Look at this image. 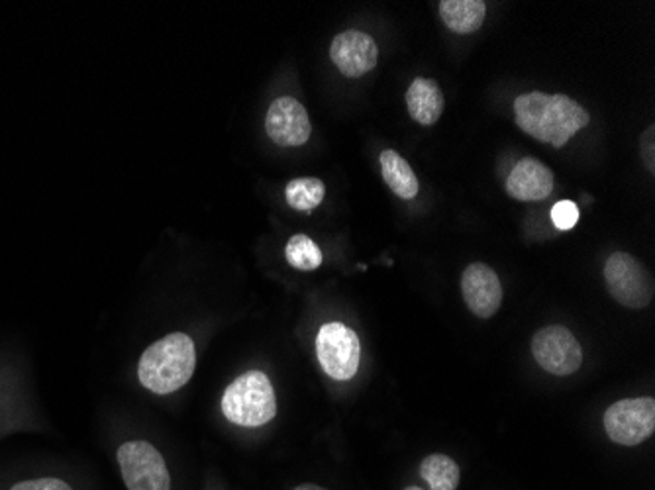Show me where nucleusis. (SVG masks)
Returning a JSON list of instances; mask_svg holds the SVG:
<instances>
[{
  "label": "nucleus",
  "instance_id": "1",
  "mask_svg": "<svg viewBox=\"0 0 655 490\" xmlns=\"http://www.w3.org/2000/svg\"><path fill=\"white\" fill-rule=\"evenodd\" d=\"M515 122L537 142L564 147L577 132L589 126L591 117L573 98L534 90L515 100Z\"/></svg>",
  "mask_w": 655,
  "mask_h": 490
},
{
  "label": "nucleus",
  "instance_id": "2",
  "mask_svg": "<svg viewBox=\"0 0 655 490\" xmlns=\"http://www.w3.org/2000/svg\"><path fill=\"white\" fill-rule=\"evenodd\" d=\"M195 365V342L187 333H170L141 353L139 382L156 394H171L190 381Z\"/></svg>",
  "mask_w": 655,
  "mask_h": 490
},
{
  "label": "nucleus",
  "instance_id": "3",
  "mask_svg": "<svg viewBox=\"0 0 655 490\" xmlns=\"http://www.w3.org/2000/svg\"><path fill=\"white\" fill-rule=\"evenodd\" d=\"M222 412L232 424L244 428L265 426L277 414V396L261 371H248L230 382L222 396Z\"/></svg>",
  "mask_w": 655,
  "mask_h": 490
},
{
  "label": "nucleus",
  "instance_id": "4",
  "mask_svg": "<svg viewBox=\"0 0 655 490\" xmlns=\"http://www.w3.org/2000/svg\"><path fill=\"white\" fill-rule=\"evenodd\" d=\"M605 281L616 303L632 310H642L654 298V279L644 265L625 252L606 259Z\"/></svg>",
  "mask_w": 655,
  "mask_h": 490
},
{
  "label": "nucleus",
  "instance_id": "5",
  "mask_svg": "<svg viewBox=\"0 0 655 490\" xmlns=\"http://www.w3.org/2000/svg\"><path fill=\"white\" fill-rule=\"evenodd\" d=\"M317 355L322 369L336 381L356 377L361 362L358 333L346 323L328 322L317 335Z\"/></svg>",
  "mask_w": 655,
  "mask_h": 490
},
{
  "label": "nucleus",
  "instance_id": "6",
  "mask_svg": "<svg viewBox=\"0 0 655 490\" xmlns=\"http://www.w3.org/2000/svg\"><path fill=\"white\" fill-rule=\"evenodd\" d=\"M119 465L128 490H171L168 465L148 441H126L120 445Z\"/></svg>",
  "mask_w": 655,
  "mask_h": 490
},
{
  "label": "nucleus",
  "instance_id": "7",
  "mask_svg": "<svg viewBox=\"0 0 655 490\" xmlns=\"http://www.w3.org/2000/svg\"><path fill=\"white\" fill-rule=\"evenodd\" d=\"M606 436L618 445H640L655 430V401L650 396L618 401L605 412Z\"/></svg>",
  "mask_w": 655,
  "mask_h": 490
},
{
  "label": "nucleus",
  "instance_id": "8",
  "mask_svg": "<svg viewBox=\"0 0 655 490\" xmlns=\"http://www.w3.org/2000/svg\"><path fill=\"white\" fill-rule=\"evenodd\" d=\"M532 353L544 371L556 377H569L579 371L583 350L576 335L564 326H546L532 338Z\"/></svg>",
  "mask_w": 655,
  "mask_h": 490
},
{
  "label": "nucleus",
  "instance_id": "9",
  "mask_svg": "<svg viewBox=\"0 0 655 490\" xmlns=\"http://www.w3.org/2000/svg\"><path fill=\"white\" fill-rule=\"evenodd\" d=\"M330 58L342 75L359 78L378 65L379 48L375 39L366 32L346 29L332 41Z\"/></svg>",
  "mask_w": 655,
  "mask_h": 490
},
{
  "label": "nucleus",
  "instance_id": "10",
  "mask_svg": "<svg viewBox=\"0 0 655 490\" xmlns=\"http://www.w3.org/2000/svg\"><path fill=\"white\" fill-rule=\"evenodd\" d=\"M265 130L277 146L298 147L307 144L312 126L307 108L297 98L281 97L269 107Z\"/></svg>",
  "mask_w": 655,
  "mask_h": 490
},
{
  "label": "nucleus",
  "instance_id": "11",
  "mask_svg": "<svg viewBox=\"0 0 655 490\" xmlns=\"http://www.w3.org/2000/svg\"><path fill=\"white\" fill-rule=\"evenodd\" d=\"M461 293L467 308L479 318H491L503 304V284L485 264H471L461 277Z\"/></svg>",
  "mask_w": 655,
  "mask_h": 490
},
{
  "label": "nucleus",
  "instance_id": "12",
  "mask_svg": "<svg viewBox=\"0 0 655 490\" xmlns=\"http://www.w3.org/2000/svg\"><path fill=\"white\" fill-rule=\"evenodd\" d=\"M554 191V173L540 159L524 157L512 167L507 179V193L520 203L544 200Z\"/></svg>",
  "mask_w": 655,
  "mask_h": 490
},
{
  "label": "nucleus",
  "instance_id": "13",
  "mask_svg": "<svg viewBox=\"0 0 655 490\" xmlns=\"http://www.w3.org/2000/svg\"><path fill=\"white\" fill-rule=\"evenodd\" d=\"M444 93L432 78L418 77L410 83L407 90L408 114L420 126H434L444 114Z\"/></svg>",
  "mask_w": 655,
  "mask_h": 490
},
{
  "label": "nucleus",
  "instance_id": "14",
  "mask_svg": "<svg viewBox=\"0 0 655 490\" xmlns=\"http://www.w3.org/2000/svg\"><path fill=\"white\" fill-rule=\"evenodd\" d=\"M486 4L483 0H442L440 16L447 28L456 34H473L485 22Z\"/></svg>",
  "mask_w": 655,
  "mask_h": 490
},
{
  "label": "nucleus",
  "instance_id": "15",
  "mask_svg": "<svg viewBox=\"0 0 655 490\" xmlns=\"http://www.w3.org/2000/svg\"><path fill=\"white\" fill-rule=\"evenodd\" d=\"M379 163H381L383 179L393 191V195H397L403 200H412L418 195L420 185L417 175L405 157L393 149H385L379 157Z\"/></svg>",
  "mask_w": 655,
  "mask_h": 490
},
{
  "label": "nucleus",
  "instance_id": "16",
  "mask_svg": "<svg viewBox=\"0 0 655 490\" xmlns=\"http://www.w3.org/2000/svg\"><path fill=\"white\" fill-rule=\"evenodd\" d=\"M420 473L432 490H456L459 487V465L442 453L428 455L422 461Z\"/></svg>",
  "mask_w": 655,
  "mask_h": 490
},
{
  "label": "nucleus",
  "instance_id": "17",
  "mask_svg": "<svg viewBox=\"0 0 655 490\" xmlns=\"http://www.w3.org/2000/svg\"><path fill=\"white\" fill-rule=\"evenodd\" d=\"M324 195H326V186L314 176L293 179L285 188V198H287L288 205L300 212L314 210L324 200Z\"/></svg>",
  "mask_w": 655,
  "mask_h": 490
},
{
  "label": "nucleus",
  "instance_id": "18",
  "mask_svg": "<svg viewBox=\"0 0 655 490\" xmlns=\"http://www.w3.org/2000/svg\"><path fill=\"white\" fill-rule=\"evenodd\" d=\"M288 265H293L298 271H314L322 265V252L314 240L308 235L297 234L291 237L285 249Z\"/></svg>",
  "mask_w": 655,
  "mask_h": 490
},
{
  "label": "nucleus",
  "instance_id": "19",
  "mask_svg": "<svg viewBox=\"0 0 655 490\" xmlns=\"http://www.w3.org/2000/svg\"><path fill=\"white\" fill-rule=\"evenodd\" d=\"M579 216H581L579 206L573 200H559L552 208V222L561 232L576 228L577 222H579Z\"/></svg>",
  "mask_w": 655,
  "mask_h": 490
},
{
  "label": "nucleus",
  "instance_id": "20",
  "mask_svg": "<svg viewBox=\"0 0 655 490\" xmlns=\"http://www.w3.org/2000/svg\"><path fill=\"white\" fill-rule=\"evenodd\" d=\"M11 490H73L71 489L67 482H63L61 479H51V477H46V479H36V480H24V482H18V485H14Z\"/></svg>",
  "mask_w": 655,
  "mask_h": 490
},
{
  "label": "nucleus",
  "instance_id": "21",
  "mask_svg": "<svg viewBox=\"0 0 655 490\" xmlns=\"http://www.w3.org/2000/svg\"><path fill=\"white\" fill-rule=\"evenodd\" d=\"M655 127L650 126L642 136V157H644V163L647 169L654 173L655 171V156H654V137Z\"/></svg>",
  "mask_w": 655,
  "mask_h": 490
},
{
  "label": "nucleus",
  "instance_id": "22",
  "mask_svg": "<svg viewBox=\"0 0 655 490\" xmlns=\"http://www.w3.org/2000/svg\"><path fill=\"white\" fill-rule=\"evenodd\" d=\"M295 490H326V489H322V487H318V485H300V487H297V489Z\"/></svg>",
  "mask_w": 655,
  "mask_h": 490
},
{
  "label": "nucleus",
  "instance_id": "23",
  "mask_svg": "<svg viewBox=\"0 0 655 490\" xmlns=\"http://www.w3.org/2000/svg\"><path fill=\"white\" fill-rule=\"evenodd\" d=\"M407 490H422V489H418V487H408Z\"/></svg>",
  "mask_w": 655,
  "mask_h": 490
}]
</instances>
